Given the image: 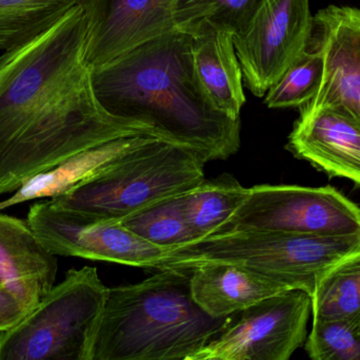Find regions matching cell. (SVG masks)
<instances>
[{"label": "cell", "instance_id": "ac0fdd59", "mask_svg": "<svg viewBox=\"0 0 360 360\" xmlns=\"http://www.w3.org/2000/svg\"><path fill=\"white\" fill-rule=\"evenodd\" d=\"M249 194L233 175L205 180L182 194L184 215L194 240L219 232ZM193 240V241H194Z\"/></svg>", "mask_w": 360, "mask_h": 360}, {"label": "cell", "instance_id": "277c9868", "mask_svg": "<svg viewBox=\"0 0 360 360\" xmlns=\"http://www.w3.org/2000/svg\"><path fill=\"white\" fill-rule=\"evenodd\" d=\"M360 251V234L344 236L245 230L211 235L169 249L156 270L190 271L209 263L241 266L311 297L326 273Z\"/></svg>", "mask_w": 360, "mask_h": 360}, {"label": "cell", "instance_id": "e0dca14e", "mask_svg": "<svg viewBox=\"0 0 360 360\" xmlns=\"http://www.w3.org/2000/svg\"><path fill=\"white\" fill-rule=\"evenodd\" d=\"M195 72L210 101L233 120L245 103L243 76L233 36L224 32L192 37Z\"/></svg>", "mask_w": 360, "mask_h": 360}, {"label": "cell", "instance_id": "5bb4252c", "mask_svg": "<svg viewBox=\"0 0 360 360\" xmlns=\"http://www.w3.org/2000/svg\"><path fill=\"white\" fill-rule=\"evenodd\" d=\"M57 268L27 221L0 213V270L8 287L35 308L54 287Z\"/></svg>", "mask_w": 360, "mask_h": 360}, {"label": "cell", "instance_id": "2e32d148", "mask_svg": "<svg viewBox=\"0 0 360 360\" xmlns=\"http://www.w3.org/2000/svg\"><path fill=\"white\" fill-rule=\"evenodd\" d=\"M190 272L193 299L214 318L230 316L264 298L289 291L234 264H202Z\"/></svg>", "mask_w": 360, "mask_h": 360}, {"label": "cell", "instance_id": "3957f363", "mask_svg": "<svg viewBox=\"0 0 360 360\" xmlns=\"http://www.w3.org/2000/svg\"><path fill=\"white\" fill-rule=\"evenodd\" d=\"M108 290L89 360H191L222 329L193 299L190 271Z\"/></svg>", "mask_w": 360, "mask_h": 360}, {"label": "cell", "instance_id": "7402d4cb", "mask_svg": "<svg viewBox=\"0 0 360 360\" xmlns=\"http://www.w3.org/2000/svg\"><path fill=\"white\" fill-rule=\"evenodd\" d=\"M182 194L158 201L120 222L139 238L168 251L191 242L194 238L184 215Z\"/></svg>", "mask_w": 360, "mask_h": 360}, {"label": "cell", "instance_id": "44dd1931", "mask_svg": "<svg viewBox=\"0 0 360 360\" xmlns=\"http://www.w3.org/2000/svg\"><path fill=\"white\" fill-rule=\"evenodd\" d=\"M313 321L360 323V251L332 266L312 297Z\"/></svg>", "mask_w": 360, "mask_h": 360}, {"label": "cell", "instance_id": "7c38bea8", "mask_svg": "<svg viewBox=\"0 0 360 360\" xmlns=\"http://www.w3.org/2000/svg\"><path fill=\"white\" fill-rule=\"evenodd\" d=\"M321 51L325 72L311 106H330L360 122V10L329 6L314 16L309 46Z\"/></svg>", "mask_w": 360, "mask_h": 360}, {"label": "cell", "instance_id": "603a6c76", "mask_svg": "<svg viewBox=\"0 0 360 360\" xmlns=\"http://www.w3.org/2000/svg\"><path fill=\"white\" fill-rule=\"evenodd\" d=\"M325 72L321 51L308 46L264 95L272 109L302 107L319 92Z\"/></svg>", "mask_w": 360, "mask_h": 360}, {"label": "cell", "instance_id": "d4e9b609", "mask_svg": "<svg viewBox=\"0 0 360 360\" xmlns=\"http://www.w3.org/2000/svg\"><path fill=\"white\" fill-rule=\"evenodd\" d=\"M33 306L13 287L0 289V332L6 331L20 323Z\"/></svg>", "mask_w": 360, "mask_h": 360}, {"label": "cell", "instance_id": "8fae6325", "mask_svg": "<svg viewBox=\"0 0 360 360\" xmlns=\"http://www.w3.org/2000/svg\"><path fill=\"white\" fill-rule=\"evenodd\" d=\"M176 0H80L86 21V61L101 67L175 30Z\"/></svg>", "mask_w": 360, "mask_h": 360}, {"label": "cell", "instance_id": "d6986e66", "mask_svg": "<svg viewBox=\"0 0 360 360\" xmlns=\"http://www.w3.org/2000/svg\"><path fill=\"white\" fill-rule=\"evenodd\" d=\"M264 0H176L173 21L177 31L192 37L224 32L243 33Z\"/></svg>", "mask_w": 360, "mask_h": 360}, {"label": "cell", "instance_id": "6da1fadb", "mask_svg": "<svg viewBox=\"0 0 360 360\" xmlns=\"http://www.w3.org/2000/svg\"><path fill=\"white\" fill-rule=\"evenodd\" d=\"M86 40V16L77 4L41 35L0 55V194L103 142L156 137L101 107Z\"/></svg>", "mask_w": 360, "mask_h": 360}, {"label": "cell", "instance_id": "4fadbf2b", "mask_svg": "<svg viewBox=\"0 0 360 360\" xmlns=\"http://www.w3.org/2000/svg\"><path fill=\"white\" fill-rule=\"evenodd\" d=\"M287 149L330 177L346 178L360 187V122L330 106L300 108Z\"/></svg>", "mask_w": 360, "mask_h": 360}, {"label": "cell", "instance_id": "52a82bcc", "mask_svg": "<svg viewBox=\"0 0 360 360\" xmlns=\"http://www.w3.org/2000/svg\"><path fill=\"white\" fill-rule=\"evenodd\" d=\"M245 230L317 236L359 235L360 209L332 186H254L216 234Z\"/></svg>", "mask_w": 360, "mask_h": 360}, {"label": "cell", "instance_id": "5b68a950", "mask_svg": "<svg viewBox=\"0 0 360 360\" xmlns=\"http://www.w3.org/2000/svg\"><path fill=\"white\" fill-rule=\"evenodd\" d=\"M207 163L191 148L152 137L109 170L50 200L61 209L120 221L202 183Z\"/></svg>", "mask_w": 360, "mask_h": 360}, {"label": "cell", "instance_id": "8992f818", "mask_svg": "<svg viewBox=\"0 0 360 360\" xmlns=\"http://www.w3.org/2000/svg\"><path fill=\"white\" fill-rule=\"evenodd\" d=\"M108 290L96 268H72L20 323L0 332V360H89Z\"/></svg>", "mask_w": 360, "mask_h": 360}, {"label": "cell", "instance_id": "ffe728a7", "mask_svg": "<svg viewBox=\"0 0 360 360\" xmlns=\"http://www.w3.org/2000/svg\"><path fill=\"white\" fill-rule=\"evenodd\" d=\"M79 1L0 0V50H14L41 35Z\"/></svg>", "mask_w": 360, "mask_h": 360}, {"label": "cell", "instance_id": "ba28073f", "mask_svg": "<svg viewBox=\"0 0 360 360\" xmlns=\"http://www.w3.org/2000/svg\"><path fill=\"white\" fill-rule=\"evenodd\" d=\"M312 297L289 290L230 315L191 360H288L306 342Z\"/></svg>", "mask_w": 360, "mask_h": 360}, {"label": "cell", "instance_id": "cb8c5ba5", "mask_svg": "<svg viewBox=\"0 0 360 360\" xmlns=\"http://www.w3.org/2000/svg\"><path fill=\"white\" fill-rule=\"evenodd\" d=\"M304 350L314 360H360V323L313 321Z\"/></svg>", "mask_w": 360, "mask_h": 360}, {"label": "cell", "instance_id": "484cf974", "mask_svg": "<svg viewBox=\"0 0 360 360\" xmlns=\"http://www.w3.org/2000/svg\"><path fill=\"white\" fill-rule=\"evenodd\" d=\"M6 285H8V283H6V277H4V273L0 270V289L6 287Z\"/></svg>", "mask_w": 360, "mask_h": 360}, {"label": "cell", "instance_id": "30bf717a", "mask_svg": "<svg viewBox=\"0 0 360 360\" xmlns=\"http://www.w3.org/2000/svg\"><path fill=\"white\" fill-rule=\"evenodd\" d=\"M314 27L310 0H264L247 29L233 36L243 85L256 97L308 48Z\"/></svg>", "mask_w": 360, "mask_h": 360}, {"label": "cell", "instance_id": "9c48e42d", "mask_svg": "<svg viewBox=\"0 0 360 360\" xmlns=\"http://www.w3.org/2000/svg\"><path fill=\"white\" fill-rule=\"evenodd\" d=\"M27 222L55 256L156 270L168 252L139 238L120 221L61 209L51 200L32 205Z\"/></svg>", "mask_w": 360, "mask_h": 360}, {"label": "cell", "instance_id": "9a60e30c", "mask_svg": "<svg viewBox=\"0 0 360 360\" xmlns=\"http://www.w3.org/2000/svg\"><path fill=\"white\" fill-rule=\"evenodd\" d=\"M151 135L117 137L82 150L57 165L32 178L16 190L14 196L0 203V209L37 199L55 198L76 186L97 177L122 162L133 150L147 143Z\"/></svg>", "mask_w": 360, "mask_h": 360}, {"label": "cell", "instance_id": "7a4b0ae2", "mask_svg": "<svg viewBox=\"0 0 360 360\" xmlns=\"http://www.w3.org/2000/svg\"><path fill=\"white\" fill-rule=\"evenodd\" d=\"M101 107L120 120L149 127L160 139L186 146L207 162L240 147V120L218 110L201 87L192 36L173 30L91 69Z\"/></svg>", "mask_w": 360, "mask_h": 360}]
</instances>
